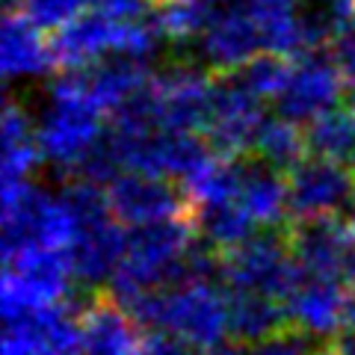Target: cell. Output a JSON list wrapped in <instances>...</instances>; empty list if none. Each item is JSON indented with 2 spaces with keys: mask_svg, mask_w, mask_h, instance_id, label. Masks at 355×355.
<instances>
[{
  "mask_svg": "<svg viewBox=\"0 0 355 355\" xmlns=\"http://www.w3.org/2000/svg\"><path fill=\"white\" fill-rule=\"evenodd\" d=\"M261 53H266V39L249 12H228L216 18L193 44V60L214 74H234Z\"/></svg>",
  "mask_w": 355,
  "mask_h": 355,
  "instance_id": "13",
  "label": "cell"
},
{
  "mask_svg": "<svg viewBox=\"0 0 355 355\" xmlns=\"http://www.w3.org/2000/svg\"><path fill=\"white\" fill-rule=\"evenodd\" d=\"M83 355H137L146 335L139 323L110 293H98L77 314Z\"/></svg>",
  "mask_w": 355,
  "mask_h": 355,
  "instance_id": "15",
  "label": "cell"
},
{
  "mask_svg": "<svg viewBox=\"0 0 355 355\" xmlns=\"http://www.w3.org/2000/svg\"><path fill=\"white\" fill-rule=\"evenodd\" d=\"M287 202L296 219L338 216L355 202V175L335 163L305 157L287 172Z\"/></svg>",
  "mask_w": 355,
  "mask_h": 355,
  "instance_id": "12",
  "label": "cell"
},
{
  "mask_svg": "<svg viewBox=\"0 0 355 355\" xmlns=\"http://www.w3.org/2000/svg\"><path fill=\"white\" fill-rule=\"evenodd\" d=\"M296 279V266L287 246V234L275 228L258 231L243 246L219 254V282L225 291H249L287 299Z\"/></svg>",
  "mask_w": 355,
  "mask_h": 355,
  "instance_id": "6",
  "label": "cell"
},
{
  "mask_svg": "<svg viewBox=\"0 0 355 355\" xmlns=\"http://www.w3.org/2000/svg\"><path fill=\"white\" fill-rule=\"evenodd\" d=\"M42 163L36 121L30 119L24 104L6 98L3 116H0V190L33 184Z\"/></svg>",
  "mask_w": 355,
  "mask_h": 355,
  "instance_id": "16",
  "label": "cell"
},
{
  "mask_svg": "<svg viewBox=\"0 0 355 355\" xmlns=\"http://www.w3.org/2000/svg\"><path fill=\"white\" fill-rule=\"evenodd\" d=\"M137 355H196V349L172 335H163V331H146Z\"/></svg>",
  "mask_w": 355,
  "mask_h": 355,
  "instance_id": "24",
  "label": "cell"
},
{
  "mask_svg": "<svg viewBox=\"0 0 355 355\" xmlns=\"http://www.w3.org/2000/svg\"><path fill=\"white\" fill-rule=\"evenodd\" d=\"M314 355H338V352L331 347H320V349H314Z\"/></svg>",
  "mask_w": 355,
  "mask_h": 355,
  "instance_id": "27",
  "label": "cell"
},
{
  "mask_svg": "<svg viewBox=\"0 0 355 355\" xmlns=\"http://www.w3.org/2000/svg\"><path fill=\"white\" fill-rule=\"evenodd\" d=\"M228 296V331L231 340L252 347L263 338L291 326L284 299L249 293V291H225Z\"/></svg>",
  "mask_w": 355,
  "mask_h": 355,
  "instance_id": "18",
  "label": "cell"
},
{
  "mask_svg": "<svg viewBox=\"0 0 355 355\" xmlns=\"http://www.w3.org/2000/svg\"><path fill=\"white\" fill-rule=\"evenodd\" d=\"M308 157L335 163L355 175V107L340 104L305 128Z\"/></svg>",
  "mask_w": 355,
  "mask_h": 355,
  "instance_id": "20",
  "label": "cell"
},
{
  "mask_svg": "<svg viewBox=\"0 0 355 355\" xmlns=\"http://www.w3.org/2000/svg\"><path fill=\"white\" fill-rule=\"evenodd\" d=\"M107 113L89 101L77 80L62 71L48 89V104L36 121V137L42 160L60 172H80L83 160L101 142L107 130Z\"/></svg>",
  "mask_w": 355,
  "mask_h": 355,
  "instance_id": "3",
  "label": "cell"
},
{
  "mask_svg": "<svg viewBox=\"0 0 355 355\" xmlns=\"http://www.w3.org/2000/svg\"><path fill=\"white\" fill-rule=\"evenodd\" d=\"M266 119V104L254 98L234 74H216L202 137L222 157H249Z\"/></svg>",
  "mask_w": 355,
  "mask_h": 355,
  "instance_id": "8",
  "label": "cell"
},
{
  "mask_svg": "<svg viewBox=\"0 0 355 355\" xmlns=\"http://www.w3.org/2000/svg\"><path fill=\"white\" fill-rule=\"evenodd\" d=\"M347 326H355V279L349 284V323Z\"/></svg>",
  "mask_w": 355,
  "mask_h": 355,
  "instance_id": "26",
  "label": "cell"
},
{
  "mask_svg": "<svg viewBox=\"0 0 355 355\" xmlns=\"http://www.w3.org/2000/svg\"><path fill=\"white\" fill-rule=\"evenodd\" d=\"M284 305L293 329H299L311 340H335L349 323V284L296 272Z\"/></svg>",
  "mask_w": 355,
  "mask_h": 355,
  "instance_id": "11",
  "label": "cell"
},
{
  "mask_svg": "<svg viewBox=\"0 0 355 355\" xmlns=\"http://www.w3.org/2000/svg\"><path fill=\"white\" fill-rule=\"evenodd\" d=\"M27 0H9V6H24Z\"/></svg>",
  "mask_w": 355,
  "mask_h": 355,
  "instance_id": "29",
  "label": "cell"
},
{
  "mask_svg": "<svg viewBox=\"0 0 355 355\" xmlns=\"http://www.w3.org/2000/svg\"><path fill=\"white\" fill-rule=\"evenodd\" d=\"M53 42L21 6H9L0 30V74L6 83L36 80L53 69Z\"/></svg>",
  "mask_w": 355,
  "mask_h": 355,
  "instance_id": "14",
  "label": "cell"
},
{
  "mask_svg": "<svg viewBox=\"0 0 355 355\" xmlns=\"http://www.w3.org/2000/svg\"><path fill=\"white\" fill-rule=\"evenodd\" d=\"M107 198L116 219L125 228L190 219V210H193L190 196H187V190L178 181L139 175V172H125L113 184H107Z\"/></svg>",
  "mask_w": 355,
  "mask_h": 355,
  "instance_id": "10",
  "label": "cell"
},
{
  "mask_svg": "<svg viewBox=\"0 0 355 355\" xmlns=\"http://www.w3.org/2000/svg\"><path fill=\"white\" fill-rule=\"evenodd\" d=\"M246 355H314V340L302 335L299 329L287 326L275 331V335L246 347Z\"/></svg>",
  "mask_w": 355,
  "mask_h": 355,
  "instance_id": "23",
  "label": "cell"
},
{
  "mask_svg": "<svg viewBox=\"0 0 355 355\" xmlns=\"http://www.w3.org/2000/svg\"><path fill=\"white\" fill-rule=\"evenodd\" d=\"M198 355H246V349L231 347V343H222V347H216V349H207V352H198Z\"/></svg>",
  "mask_w": 355,
  "mask_h": 355,
  "instance_id": "25",
  "label": "cell"
},
{
  "mask_svg": "<svg viewBox=\"0 0 355 355\" xmlns=\"http://www.w3.org/2000/svg\"><path fill=\"white\" fill-rule=\"evenodd\" d=\"M287 246L296 272L338 279L352 284L355 279V231L338 216L293 219L287 228Z\"/></svg>",
  "mask_w": 355,
  "mask_h": 355,
  "instance_id": "9",
  "label": "cell"
},
{
  "mask_svg": "<svg viewBox=\"0 0 355 355\" xmlns=\"http://www.w3.org/2000/svg\"><path fill=\"white\" fill-rule=\"evenodd\" d=\"M287 69H291V60L275 57V53H261L258 60H252L246 69L234 71V77L249 89L254 98H261L263 104H272L279 98Z\"/></svg>",
  "mask_w": 355,
  "mask_h": 355,
  "instance_id": "22",
  "label": "cell"
},
{
  "mask_svg": "<svg viewBox=\"0 0 355 355\" xmlns=\"http://www.w3.org/2000/svg\"><path fill=\"white\" fill-rule=\"evenodd\" d=\"M62 198L71 214V243L69 261L77 287L86 291H107L113 275L125 258L128 228L116 219L107 198V187L92 181H74L62 190Z\"/></svg>",
  "mask_w": 355,
  "mask_h": 355,
  "instance_id": "2",
  "label": "cell"
},
{
  "mask_svg": "<svg viewBox=\"0 0 355 355\" xmlns=\"http://www.w3.org/2000/svg\"><path fill=\"white\" fill-rule=\"evenodd\" d=\"M190 222H193L198 240H202L207 249H214L216 254L237 249L249 237L258 234V225H254L252 216L234 198H228V202L196 205L190 210Z\"/></svg>",
  "mask_w": 355,
  "mask_h": 355,
  "instance_id": "19",
  "label": "cell"
},
{
  "mask_svg": "<svg viewBox=\"0 0 355 355\" xmlns=\"http://www.w3.org/2000/svg\"><path fill=\"white\" fill-rule=\"evenodd\" d=\"M347 98L343 92V74L331 51H311L291 60L284 86L272 101L275 116H282L293 125H311L329 110L340 107Z\"/></svg>",
  "mask_w": 355,
  "mask_h": 355,
  "instance_id": "7",
  "label": "cell"
},
{
  "mask_svg": "<svg viewBox=\"0 0 355 355\" xmlns=\"http://www.w3.org/2000/svg\"><path fill=\"white\" fill-rule=\"evenodd\" d=\"M305 130H299V125L287 121L282 116H270L263 121V128L254 139V148L249 157H258L263 163H270L279 172H291L305 160Z\"/></svg>",
  "mask_w": 355,
  "mask_h": 355,
  "instance_id": "21",
  "label": "cell"
},
{
  "mask_svg": "<svg viewBox=\"0 0 355 355\" xmlns=\"http://www.w3.org/2000/svg\"><path fill=\"white\" fill-rule=\"evenodd\" d=\"M121 308L137 320L139 329L172 335L196 352L216 349L231 338L228 296L219 279H187Z\"/></svg>",
  "mask_w": 355,
  "mask_h": 355,
  "instance_id": "1",
  "label": "cell"
},
{
  "mask_svg": "<svg viewBox=\"0 0 355 355\" xmlns=\"http://www.w3.org/2000/svg\"><path fill=\"white\" fill-rule=\"evenodd\" d=\"M347 222H349V228L355 231V202L349 205V219H347Z\"/></svg>",
  "mask_w": 355,
  "mask_h": 355,
  "instance_id": "28",
  "label": "cell"
},
{
  "mask_svg": "<svg viewBox=\"0 0 355 355\" xmlns=\"http://www.w3.org/2000/svg\"><path fill=\"white\" fill-rule=\"evenodd\" d=\"M234 202L246 210L258 228H279L284 216H291L287 175L258 157H240V181Z\"/></svg>",
  "mask_w": 355,
  "mask_h": 355,
  "instance_id": "17",
  "label": "cell"
},
{
  "mask_svg": "<svg viewBox=\"0 0 355 355\" xmlns=\"http://www.w3.org/2000/svg\"><path fill=\"white\" fill-rule=\"evenodd\" d=\"M3 193V261L33 252H69L71 214L62 193L24 184Z\"/></svg>",
  "mask_w": 355,
  "mask_h": 355,
  "instance_id": "4",
  "label": "cell"
},
{
  "mask_svg": "<svg viewBox=\"0 0 355 355\" xmlns=\"http://www.w3.org/2000/svg\"><path fill=\"white\" fill-rule=\"evenodd\" d=\"M74 287L77 282L69 252H33L15 261H3V282H0L3 320L69 305Z\"/></svg>",
  "mask_w": 355,
  "mask_h": 355,
  "instance_id": "5",
  "label": "cell"
}]
</instances>
